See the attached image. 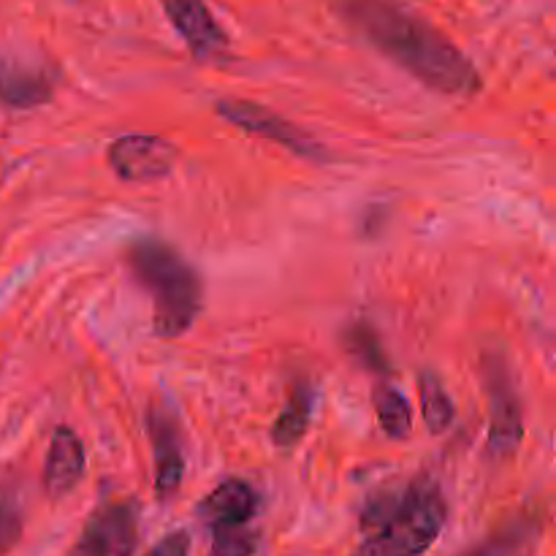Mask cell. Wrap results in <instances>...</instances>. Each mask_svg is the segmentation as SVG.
Here are the masks:
<instances>
[{"mask_svg":"<svg viewBox=\"0 0 556 556\" xmlns=\"http://www.w3.org/2000/svg\"><path fill=\"white\" fill-rule=\"evenodd\" d=\"M340 9L378 52L429 90L454 98H470L481 90V74L472 60L402 0H340Z\"/></svg>","mask_w":556,"mask_h":556,"instance_id":"obj_1","label":"cell"},{"mask_svg":"<svg viewBox=\"0 0 556 556\" xmlns=\"http://www.w3.org/2000/svg\"><path fill=\"white\" fill-rule=\"evenodd\" d=\"M448 521V505L432 478H416L367 500L358 516L362 541L353 556H421Z\"/></svg>","mask_w":556,"mask_h":556,"instance_id":"obj_2","label":"cell"},{"mask_svg":"<svg viewBox=\"0 0 556 556\" xmlns=\"http://www.w3.org/2000/svg\"><path fill=\"white\" fill-rule=\"evenodd\" d=\"M136 280L152 296V324L163 340L185 334L204 304V282L185 255L161 239H136L125 253Z\"/></svg>","mask_w":556,"mask_h":556,"instance_id":"obj_3","label":"cell"},{"mask_svg":"<svg viewBox=\"0 0 556 556\" xmlns=\"http://www.w3.org/2000/svg\"><path fill=\"white\" fill-rule=\"evenodd\" d=\"M139 543V505L112 500L98 505L65 556H134Z\"/></svg>","mask_w":556,"mask_h":556,"instance_id":"obj_4","label":"cell"},{"mask_svg":"<svg viewBox=\"0 0 556 556\" xmlns=\"http://www.w3.org/2000/svg\"><path fill=\"white\" fill-rule=\"evenodd\" d=\"M486 391H489V451L497 459L514 454L525 434L521 424V402L516 394L510 369L500 358L486 362Z\"/></svg>","mask_w":556,"mask_h":556,"instance_id":"obj_5","label":"cell"},{"mask_svg":"<svg viewBox=\"0 0 556 556\" xmlns=\"http://www.w3.org/2000/svg\"><path fill=\"white\" fill-rule=\"evenodd\" d=\"M177 144H172L163 136H119L109 147V166L114 168L125 182H150V179L166 177L177 163Z\"/></svg>","mask_w":556,"mask_h":556,"instance_id":"obj_6","label":"cell"},{"mask_svg":"<svg viewBox=\"0 0 556 556\" xmlns=\"http://www.w3.org/2000/svg\"><path fill=\"white\" fill-rule=\"evenodd\" d=\"M215 109L220 117H226L228 123L248 130V134H255L261 136V139H269L275 141V144L288 147V150L296 152V155L320 157V147L315 144V139H309L304 130H299L296 125L288 123L286 117H280V114H275L271 109H266L264 103L223 98V101H217Z\"/></svg>","mask_w":556,"mask_h":556,"instance_id":"obj_7","label":"cell"},{"mask_svg":"<svg viewBox=\"0 0 556 556\" xmlns=\"http://www.w3.org/2000/svg\"><path fill=\"white\" fill-rule=\"evenodd\" d=\"M161 5L195 60L210 63L228 52L226 33L204 0H161Z\"/></svg>","mask_w":556,"mask_h":556,"instance_id":"obj_8","label":"cell"},{"mask_svg":"<svg viewBox=\"0 0 556 556\" xmlns=\"http://www.w3.org/2000/svg\"><path fill=\"white\" fill-rule=\"evenodd\" d=\"M152 454H155V492L161 497H172L182 483L185 472V443L182 427L172 407L155 405L147 413Z\"/></svg>","mask_w":556,"mask_h":556,"instance_id":"obj_9","label":"cell"},{"mask_svg":"<svg viewBox=\"0 0 556 556\" xmlns=\"http://www.w3.org/2000/svg\"><path fill=\"white\" fill-rule=\"evenodd\" d=\"M87 467L85 445L71 427H58L43 462V489L52 500L65 497L81 481Z\"/></svg>","mask_w":556,"mask_h":556,"instance_id":"obj_10","label":"cell"},{"mask_svg":"<svg viewBox=\"0 0 556 556\" xmlns=\"http://www.w3.org/2000/svg\"><path fill=\"white\" fill-rule=\"evenodd\" d=\"M258 510V494L253 486L239 478H228L215 492L204 497L199 505V519L204 521L206 530H226V527H248Z\"/></svg>","mask_w":556,"mask_h":556,"instance_id":"obj_11","label":"cell"},{"mask_svg":"<svg viewBox=\"0 0 556 556\" xmlns=\"http://www.w3.org/2000/svg\"><path fill=\"white\" fill-rule=\"evenodd\" d=\"M54 85L47 71L20 60H0V103L9 109H33L52 101Z\"/></svg>","mask_w":556,"mask_h":556,"instance_id":"obj_12","label":"cell"},{"mask_svg":"<svg viewBox=\"0 0 556 556\" xmlns=\"http://www.w3.org/2000/svg\"><path fill=\"white\" fill-rule=\"evenodd\" d=\"M315 407V391L309 389V383H296L288 394L286 407L277 416V421L271 424V443L277 448H293L299 440L304 438L309 427V418H313Z\"/></svg>","mask_w":556,"mask_h":556,"instance_id":"obj_13","label":"cell"},{"mask_svg":"<svg viewBox=\"0 0 556 556\" xmlns=\"http://www.w3.org/2000/svg\"><path fill=\"white\" fill-rule=\"evenodd\" d=\"M375 413H378V424L386 432V438L402 440L407 438L413 427V413L410 405H407L405 396L394 389V386L380 383L372 394Z\"/></svg>","mask_w":556,"mask_h":556,"instance_id":"obj_14","label":"cell"},{"mask_svg":"<svg viewBox=\"0 0 556 556\" xmlns=\"http://www.w3.org/2000/svg\"><path fill=\"white\" fill-rule=\"evenodd\" d=\"M418 394H421V410L427 429L432 434H443L454 424V402H451L448 391L440 383L438 375L421 372V378H418Z\"/></svg>","mask_w":556,"mask_h":556,"instance_id":"obj_15","label":"cell"},{"mask_svg":"<svg viewBox=\"0 0 556 556\" xmlns=\"http://www.w3.org/2000/svg\"><path fill=\"white\" fill-rule=\"evenodd\" d=\"M345 342H348V351H351L364 367L375 369V372H389V362H386L378 334H375L367 324L353 326V329L348 331Z\"/></svg>","mask_w":556,"mask_h":556,"instance_id":"obj_16","label":"cell"},{"mask_svg":"<svg viewBox=\"0 0 556 556\" xmlns=\"http://www.w3.org/2000/svg\"><path fill=\"white\" fill-rule=\"evenodd\" d=\"M258 535L248 527H226L212 532V546L206 556H255Z\"/></svg>","mask_w":556,"mask_h":556,"instance_id":"obj_17","label":"cell"},{"mask_svg":"<svg viewBox=\"0 0 556 556\" xmlns=\"http://www.w3.org/2000/svg\"><path fill=\"white\" fill-rule=\"evenodd\" d=\"M538 538V527H510L505 535H497L494 541H489L486 546L478 548L476 554L470 556H530L532 543Z\"/></svg>","mask_w":556,"mask_h":556,"instance_id":"obj_18","label":"cell"},{"mask_svg":"<svg viewBox=\"0 0 556 556\" xmlns=\"http://www.w3.org/2000/svg\"><path fill=\"white\" fill-rule=\"evenodd\" d=\"M22 541V514L11 497L0 492V556L11 554Z\"/></svg>","mask_w":556,"mask_h":556,"instance_id":"obj_19","label":"cell"},{"mask_svg":"<svg viewBox=\"0 0 556 556\" xmlns=\"http://www.w3.org/2000/svg\"><path fill=\"white\" fill-rule=\"evenodd\" d=\"M147 556H190V535L188 532H172L163 541H157Z\"/></svg>","mask_w":556,"mask_h":556,"instance_id":"obj_20","label":"cell"}]
</instances>
